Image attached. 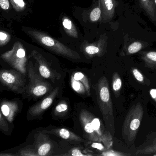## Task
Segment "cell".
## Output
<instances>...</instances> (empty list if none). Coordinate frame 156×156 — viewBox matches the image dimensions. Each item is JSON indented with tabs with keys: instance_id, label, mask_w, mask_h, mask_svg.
<instances>
[{
	"instance_id": "obj_30",
	"label": "cell",
	"mask_w": 156,
	"mask_h": 156,
	"mask_svg": "<svg viewBox=\"0 0 156 156\" xmlns=\"http://www.w3.org/2000/svg\"><path fill=\"white\" fill-rule=\"evenodd\" d=\"M68 105L66 104V102L65 101H62L60 102L55 108V114H62L64 112H66L68 110Z\"/></svg>"
},
{
	"instance_id": "obj_35",
	"label": "cell",
	"mask_w": 156,
	"mask_h": 156,
	"mask_svg": "<svg viewBox=\"0 0 156 156\" xmlns=\"http://www.w3.org/2000/svg\"><path fill=\"white\" fill-rule=\"evenodd\" d=\"M17 155V154H12V153H2L0 155L1 156H11Z\"/></svg>"
},
{
	"instance_id": "obj_8",
	"label": "cell",
	"mask_w": 156,
	"mask_h": 156,
	"mask_svg": "<svg viewBox=\"0 0 156 156\" xmlns=\"http://www.w3.org/2000/svg\"><path fill=\"white\" fill-rule=\"evenodd\" d=\"M24 75L16 70H2L0 72V81L4 86L16 94L26 92Z\"/></svg>"
},
{
	"instance_id": "obj_20",
	"label": "cell",
	"mask_w": 156,
	"mask_h": 156,
	"mask_svg": "<svg viewBox=\"0 0 156 156\" xmlns=\"http://www.w3.org/2000/svg\"><path fill=\"white\" fill-rule=\"evenodd\" d=\"M141 8L151 20H156V6L155 0H138Z\"/></svg>"
},
{
	"instance_id": "obj_25",
	"label": "cell",
	"mask_w": 156,
	"mask_h": 156,
	"mask_svg": "<svg viewBox=\"0 0 156 156\" xmlns=\"http://www.w3.org/2000/svg\"><path fill=\"white\" fill-rule=\"evenodd\" d=\"M12 35L8 30L2 29L0 31V46L3 47L8 44L11 41Z\"/></svg>"
},
{
	"instance_id": "obj_26",
	"label": "cell",
	"mask_w": 156,
	"mask_h": 156,
	"mask_svg": "<svg viewBox=\"0 0 156 156\" xmlns=\"http://www.w3.org/2000/svg\"><path fill=\"white\" fill-rule=\"evenodd\" d=\"M143 44L139 41H135L130 44L126 49V54L127 55L136 53L143 48Z\"/></svg>"
},
{
	"instance_id": "obj_11",
	"label": "cell",
	"mask_w": 156,
	"mask_h": 156,
	"mask_svg": "<svg viewBox=\"0 0 156 156\" xmlns=\"http://www.w3.org/2000/svg\"><path fill=\"white\" fill-rule=\"evenodd\" d=\"M90 116L93 128L99 136L100 141L107 149L111 148L113 144V136L111 133L106 129L100 119L95 117L91 112Z\"/></svg>"
},
{
	"instance_id": "obj_13",
	"label": "cell",
	"mask_w": 156,
	"mask_h": 156,
	"mask_svg": "<svg viewBox=\"0 0 156 156\" xmlns=\"http://www.w3.org/2000/svg\"><path fill=\"white\" fill-rule=\"evenodd\" d=\"M71 85L77 94L90 96V85L86 76L81 72L74 73L71 77Z\"/></svg>"
},
{
	"instance_id": "obj_4",
	"label": "cell",
	"mask_w": 156,
	"mask_h": 156,
	"mask_svg": "<svg viewBox=\"0 0 156 156\" xmlns=\"http://www.w3.org/2000/svg\"><path fill=\"white\" fill-rule=\"evenodd\" d=\"M1 58L15 70L26 76L28 64L26 50L20 41H16L12 49L1 55Z\"/></svg>"
},
{
	"instance_id": "obj_29",
	"label": "cell",
	"mask_w": 156,
	"mask_h": 156,
	"mask_svg": "<svg viewBox=\"0 0 156 156\" xmlns=\"http://www.w3.org/2000/svg\"><path fill=\"white\" fill-rule=\"evenodd\" d=\"M19 155L25 156H39L35 149L25 147L22 149L19 152Z\"/></svg>"
},
{
	"instance_id": "obj_33",
	"label": "cell",
	"mask_w": 156,
	"mask_h": 156,
	"mask_svg": "<svg viewBox=\"0 0 156 156\" xmlns=\"http://www.w3.org/2000/svg\"><path fill=\"white\" fill-rule=\"evenodd\" d=\"M91 147L97 149L101 151H104L107 149L104 144H101L100 142H94L91 145Z\"/></svg>"
},
{
	"instance_id": "obj_18",
	"label": "cell",
	"mask_w": 156,
	"mask_h": 156,
	"mask_svg": "<svg viewBox=\"0 0 156 156\" xmlns=\"http://www.w3.org/2000/svg\"><path fill=\"white\" fill-rule=\"evenodd\" d=\"M102 12V23H106L113 19L116 3L115 0H98Z\"/></svg>"
},
{
	"instance_id": "obj_21",
	"label": "cell",
	"mask_w": 156,
	"mask_h": 156,
	"mask_svg": "<svg viewBox=\"0 0 156 156\" xmlns=\"http://www.w3.org/2000/svg\"><path fill=\"white\" fill-rule=\"evenodd\" d=\"M1 16L8 20H12V11L10 0H0Z\"/></svg>"
},
{
	"instance_id": "obj_12",
	"label": "cell",
	"mask_w": 156,
	"mask_h": 156,
	"mask_svg": "<svg viewBox=\"0 0 156 156\" xmlns=\"http://www.w3.org/2000/svg\"><path fill=\"white\" fill-rule=\"evenodd\" d=\"M90 112L86 109H82L79 114V118L84 132V136L93 142H100V139L92 126Z\"/></svg>"
},
{
	"instance_id": "obj_27",
	"label": "cell",
	"mask_w": 156,
	"mask_h": 156,
	"mask_svg": "<svg viewBox=\"0 0 156 156\" xmlns=\"http://www.w3.org/2000/svg\"><path fill=\"white\" fill-rule=\"evenodd\" d=\"M99 155L103 156H132L133 154L114 150L111 148L102 151Z\"/></svg>"
},
{
	"instance_id": "obj_32",
	"label": "cell",
	"mask_w": 156,
	"mask_h": 156,
	"mask_svg": "<svg viewBox=\"0 0 156 156\" xmlns=\"http://www.w3.org/2000/svg\"><path fill=\"white\" fill-rule=\"evenodd\" d=\"M66 155H69V156H89L88 154H84L83 153L80 149L78 148H74L73 149L71 150L68 154H66Z\"/></svg>"
},
{
	"instance_id": "obj_37",
	"label": "cell",
	"mask_w": 156,
	"mask_h": 156,
	"mask_svg": "<svg viewBox=\"0 0 156 156\" xmlns=\"http://www.w3.org/2000/svg\"><path fill=\"white\" fill-rule=\"evenodd\" d=\"M155 5H156V0H155Z\"/></svg>"
},
{
	"instance_id": "obj_16",
	"label": "cell",
	"mask_w": 156,
	"mask_h": 156,
	"mask_svg": "<svg viewBox=\"0 0 156 156\" xmlns=\"http://www.w3.org/2000/svg\"><path fill=\"white\" fill-rule=\"evenodd\" d=\"M12 8V20L20 21L32 12L30 4L26 0H10Z\"/></svg>"
},
{
	"instance_id": "obj_2",
	"label": "cell",
	"mask_w": 156,
	"mask_h": 156,
	"mask_svg": "<svg viewBox=\"0 0 156 156\" xmlns=\"http://www.w3.org/2000/svg\"><path fill=\"white\" fill-rule=\"evenodd\" d=\"M96 96L99 109L107 129L112 136L115 131L113 104L109 91V84L105 76L100 77L96 86Z\"/></svg>"
},
{
	"instance_id": "obj_6",
	"label": "cell",
	"mask_w": 156,
	"mask_h": 156,
	"mask_svg": "<svg viewBox=\"0 0 156 156\" xmlns=\"http://www.w3.org/2000/svg\"><path fill=\"white\" fill-rule=\"evenodd\" d=\"M27 70L29 83L26 86V92L29 95L38 98L50 91L51 85L36 73L31 62L28 63Z\"/></svg>"
},
{
	"instance_id": "obj_24",
	"label": "cell",
	"mask_w": 156,
	"mask_h": 156,
	"mask_svg": "<svg viewBox=\"0 0 156 156\" xmlns=\"http://www.w3.org/2000/svg\"><path fill=\"white\" fill-rule=\"evenodd\" d=\"M156 153V142L143 148L137 150L133 155L135 156H146Z\"/></svg>"
},
{
	"instance_id": "obj_28",
	"label": "cell",
	"mask_w": 156,
	"mask_h": 156,
	"mask_svg": "<svg viewBox=\"0 0 156 156\" xmlns=\"http://www.w3.org/2000/svg\"><path fill=\"white\" fill-rule=\"evenodd\" d=\"M131 73L135 79L140 83L142 84H146L145 78L142 73L136 67H132L131 68Z\"/></svg>"
},
{
	"instance_id": "obj_36",
	"label": "cell",
	"mask_w": 156,
	"mask_h": 156,
	"mask_svg": "<svg viewBox=\"0 0 156 156\" xmlns=\"http://www.w3.org/2000/svg\"><path fill=\"white\" fill-rule=\"evenodd\" d=\"M153 156H156V154H153Z\"/></svg>"
},
{
	"instance_id": "obj_17",
	"label": "cell",
	"mask_w": 156,
	"mask_h": 156,
	"mask_svg": "<svg viewBox=\"0 0 156 156\" xmlns=\"http://www.w3.org/2000/svg\"><path fill=\"white\" fill-rule=\"evenodd\" d=\"M41 132L44 134H52L71 142L81 143L83 141L82 138L66 129H52L50 130H43Z\"/></svg>"
},
{
	"instance_id": "obj_14",
	"label": "cell",
	"mask_w": 156,
	"mask_h": 156,
	"mask_svg": "<svg viewBox=\"0 0 156 156\" xmlns=\"http://www.w3.org/2000/svg\"><path fill=\"white\" fill-rule=\"evenodd\" d=\"M59 87H56L53 90L48 96L34 105H33L28 111V115L37 117L42 114L46 109L51 105L59 93Z\"/></svg>"
},
{
	"instance_id": "obj_7",
	"label": "cell",
	"mask_w": 156,
	"mask_h": 156,
	"mask_svg": "<svg viewBox=\"0 0 156 156\" xmlns=\"http://www.w3.org/2000/svg\"><path fill=\"white\" fill-rule=\"evenodd\" d=\"M60 31L64 43L72 44H79L85 40L81 34L73 19L65 13L60 18Z\"/></svg>"
},
{
	"instance_id": "obj_1",
	"label": "cell",
	"mask_w": 156,
	"mask_h": 156,
	"mask_svg": "<svg viewBox=\"0 0 156 156\" xmlns=\"http://www.w3.org/2000/svg\"><path fill=\"white\" fill-rule=\"evenodd\" d=\"M22 30L31 39L33 42L53 53L75 62L82 59L77 52L44 32L27 26H23Z\"/></svg>"
},
{
	"instance_id": "obj_15",
	"label": "cell",
	"mask_w": 156,
	"mask_h": 156,
	"mask_svg": "<svg viewBox=\"0 0 156 156\" xmlns=\"http://www.w3.org/2000/svg\"><path fill=\"white\" fill-rule=\"evenodd\" d=\"M34 149L39 156L50 155L53 148V145L46 134L39 132L34 136Z\"/></svg>"
},
{
	"instance_id": "obj_31",
	"label": "cell",
	"mask_w": 156,
	"mask_h": 156,
	"mask_svg": "<svg viewBox=\"0 0 156 156\" xmlns=\"http://www.w3.org/2000/svg\"><path fill=\"white\" fill-rule=\"evenodd\" d=\"M5 119L2 112H0V128L4 131H8L9 130V126Z\"/></svg>"
},
{
	"instance_id": "obj_23",
	"label": "cell",
	"mask_w": 156,
	"mask_h": 156,
	"mask_svg": "<svg viewBox=\"0 0 156 156\" xmlns=\"http://www.w3.org/2000/svg\"><path fill=\"white\" fill-rule=\"evenodd\" d=\"M112 89L114 95L116 98L120 96L122 87V81L119 75L117 72H115L112 76Z\"/></svg>"
},
{
	"instance_id": "obj_3",
	"label": "cell",
	"mask_w": 156,
	"mask_h": 156,
	"mask_svg": "<svg viewBox=\"0 0 156 156\" xmlns=\"http://www.w3.org/2000/svg\"><path fill=\"white\" fill-rule=\"evenodd\" d=\"M144 115V110L140 103L133 105L127 114L122 129L123 139L128 145L135 142Z\"/></svg>"
},
{
	"instance_id": "obj_10",
	"label": "cell",
	"mask_w": 156,
	"mask_h": 156,
	"mask_svg": "<svg viewBox=\"0 0 156 156\" xmlns=\"http://www.w3.org/2000/svg\"><path fill=\"white\" fill-rule=\"evenodd\" d=\"M105 37H101L98 41L90 43L85 40L79 46L80 51L87 58L95 56H101L105 54L106 49V43Z\"/></svg>"
},
{
	"instance_id": "obj_5",
	"label": "cell",
	"mask_w": 156,
	"mask_h": 156,
	"mask_svg": "<svg viewBox=\"0 0 156 156\" xmlns=\"http://www.w3.org/2000/svg\"><path fill=\"white\" fill-rule=\"evenodd\" d=\"M73 15L80 22L85 33L91 25L102 23V9L98 0H93L92 5L89 8L74 7Z\"/></svg>"
},
{
	"instance_id": "obj_19",
	"label": "cell",
	"mask_w": 156,
	"mask_h": 156,
	"mask_svg": "<svg viewBox=\"0 0 156 156\" xmlns=\"http://www.w3.org/2000/svg\"><path fill=\"white\" fill-rule=\"evenodd\" d=\"M19 109L18 104L14 101H4L1 103V112L10 123L14 120Z\"/></svg>"
},
{
	"instance_id": "obj_34",
	"label": "cell",
	"mask_w": 156,
	"mask_h": 156,
	"mask_svg": "<svg viewBox=\"0 0 156 156\" xmlns=\"http://www.w3.org/2000/svg\"><path fill=\"white\" fill-rule=\"evenodd\" d=\"M150 94L151 98L156 102V89H151L150 91Z\"/></svg>"
},
{
	"instance_id": "obj_22",
	"label": "cell",
	"mask_w": 156,
	"mask_h": 156,
	"mask_svg": "<svg viewBox=\"0 0 156 156\" xmlns=\"http://www.w3.org/2000/svg\"><path fill=\"white\" fill-rule=\"evenodd\" d=\"M141 58L147 67L151 69H156V51L142 53Z\"/></svg>"
},
{
	"instance_id": "obj_9",
	"label": "cell",
	"mask_w": 156,
	"mask_h": 156,
	"mask_svg": "<svg viewBox=\"0 0 156 156\" xmlns=\"http://www.w3.org/2000/svg\"><path fill=\"white\" fill-rule=\"evenodd\" d=\"M29 58H32L35 60L39 67L40 75L43 78L50 79L54 83L55 80L61 78V75L50 67L45 58L37 50H32L29 55Z\"/></svg>"
}]
</instances>
